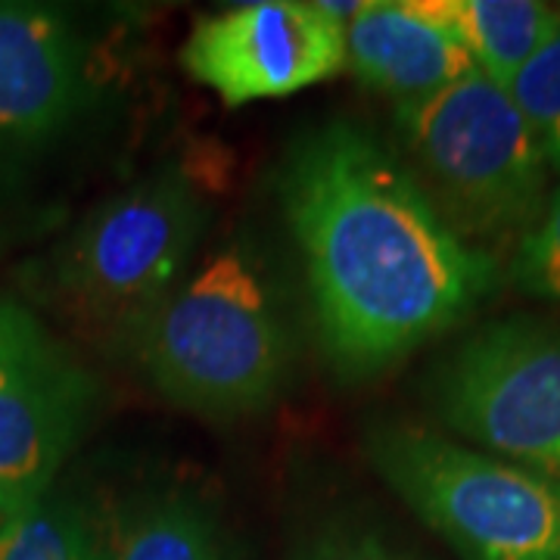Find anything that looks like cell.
Wrapping results in <instances>:
<instances>
[{"instance_id": "12", "label": "cell", "mask_w": 560, "mask_h": 560, "mask_svg": "<svg viewBox=\"0 0 560 560\" xmlns=\"http://www.w3.org/2000/svg\"><path fill=\"white\" fill-rule=\"evenodd\" d=\"M427 20L460 40L486 79L508 88L548 40L560 10L539 0H415Z\"/></svg>"}, {"instance_id": "10", "label": "cell", "mask_w": 560, "mask_h": 560, "mask_svg": "<svg viewBox=\"0 0 560 560\" xmlns=\"http://www.w3.org/2000/svg\"><path fill=\"white\" fill-rule=\"evenodd\" d=\"M346 66L368 88L399 103L420 101L477 72L460 40L427 20L415 0H371L346 25Z\"/></svg>"}, {"instance_id": "7", "label": "cell", "mask_w": 560, "mask_h": 560, "mask_svg": "<svg viewBox=\"0 0 560 560\" xmlns=\"http://www.w3.org/2000/svg\"><path fill=\"white\" fill-rule=\"evenodd\" d=\"M97 381L25 305L0 300V521L50 492L84 440Z\"/></svg>"}, {"instance_id": "2", "label": "cell", "mask_w": 560, "mask_h": 560, "mask_svg": "<svg viewBox=\"0 0 560 560\" xmlns=\"http://www.w3.org/2000/svg\"><path fill=\"white\" fill-rule=\"evenodd\" d=\"M131 346L165 399L209 418L268 408L290 371L278 290L249 243H231L194 268Z\"/></svg>"}, {"instance_id": "4", "label": "cell", "mask_w": 560, "mask_h": 560, "mask_svg": "<svg viewBox=\"0 0 560 560\" xmlns=\"http://www.w3.org/2000/svg\"><path fill=\"white\" fill-rule=\"evenodd\" d=\"M206 202L180 172H156L101 202L44 268V293L75 327L135 342L187 278Z\"/></svg>"}, {"instance_id": "3", "label": "cell", "mask_w": 560, "mask_h": 560, "mask_svg": "<svg viewBox=\"0 0 560 560\" xmlns=\"http://www.w3.org/2000/svg\"><path fill=\"white\" fill-rule=\"evenodd\" d=\"M411 175L458 237L526 234L548 202L551 165L511 94L480 69L396 106Z\"/></svg>"}, {"instance_id": "15", "label": "cell", "mask_w": 560, "mask_h": 560, "mask_svg": "<svg viewBox=\"0 0 560 560\" xmlns=\"http://www.w3.org/2000/svg\"><path fill=\"white\" fill-rule=\"evenodd\" d=\"M511 280L526 296L560 302V187L548 197L536 224L517 241Z\"/></svg>"}, {"instance_id": "9", "label": "cell", "mask_w": 560, "mask_h": 560, "mask_svg": "<svg viewBox=\"0 0 560 560\" xmlns=\"http://www.w3.org/2000/svg\"><path fill=\"white\" fill-rule=\"evenodd\" d=\"M88 44L57 10L0 3V143L57 138L91 101Z\"/></svg>"}, {"instance_id": "1", "label": "cell", "mask_w": 560, "mask_h": 560, "mask_svg": "<svg viewBox=\"0 0 560 560\" xmlns=\"http://www.w3.org/2000/svg\"><path fill=\"white\" fill-rule=\"evenodd\" d=\"M278 190L320 342L346 371L405 359L495 290L492 256L458 237L411 168L352 121L302 135Z\"/></svg>"}, {"instance_id": "5", "label": "cell", "mask_w": 560, "mask_h": 560, "mask_svg": "<svg viewBox=\"0 0 560 560\" xmlns=\"http://www.w3.org/2000/svg\"><path fill=\"white\" fill-rule=\"evenodd\" d=\"M368 458L464 560H560V482L418 423L374 427Z\"/></svg>"}, {"instance_id": "16", "label": "cell", "mask_w": 560, "mask_h": 560, "mask_svg": "<svg viewBox=\"0 0 560 560\" xmlns=\"http://www.w3.org/2000/svg\"><path fill=\"white\" fill-rule=\"evenodd\" d=\"M293 560H408L381 536L364 529H330L308 541Z\"/></svg>"}, {"instance_id": "8", "label": "cell", "mask_w": 560, "mask_h": 560, "mask_svg": "<svg viewBox=\"0 0 560 560\" xmlns=\"http://www.w3.org/2000/svg\"><path fill=\"white\" fill-rule=\"evenodd\" d=\"M180 66L228 106L290 97L346 69V28L305 0L243 3L202 16Z\"/></svg>"}, {"instance_id": "14", "label": "cell", "mask_w": 560, "mask_h": 560, "mask_svg": "<svg viewBox=\"0 0 560 560\" xmlns=\"http://www.w3.org/2000/svg\"><path fill=\"white\" fill-rule=\"evenodd\" d=\"M504 91L533 128L548 165L560 175V16L536 57L523 66Z\"/></svg>"}, {"instance_id": "13", "label": "cell", "mask_w": 560, "mask_h": 560, "mask_svg": "<svg viewBox=\"0 0 560 560\" xmlns=\"http://www.w3.org/2000/svg\"><path fill=\"white\" fill-rule=\"evenodd\" d=\"M0 560H103L97 529L72 501L50 492L0 521Z\"/></svg>"}, {"instance_id": "11", "label": "cell", "mask_w": 560, "mask_h": 560, "mask_svg": "<svg viewBox=\"0 0 560 560\" xmlns=\"http://www.w3.org/2000/svg\"><path fill=\"white\" fill-rule=\"evenodd\" d=\"M103 560H237L219 517L184 492H147L94 526Z\"/></svg>"}, {"instance_id": "6", "label": "cell", "mask_w": 560, "mask_h": 560, "mask_svg": "<svg viewBox=\"0 0 560 560\" xmlns=\"http://www.w3.org/2000/svg\"><path fill=\"white\" fill-rule=\"evenodd\" d=\"M430 399L464 440L560 482V324H486L436 364Z\"/></svg>"}]
</instances>
